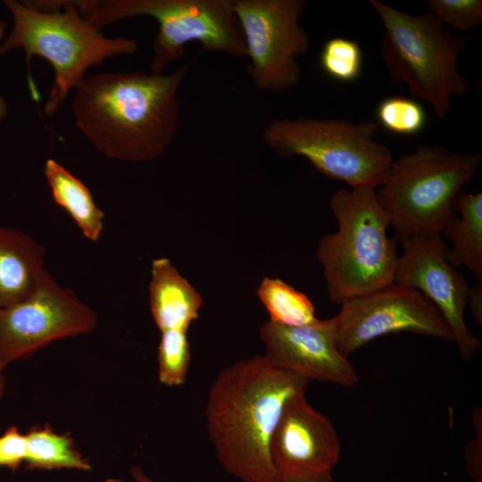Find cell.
<instances>
[{"mask_svg":"<svg viewBox=\"0 0 482 482\" xmlns=\"http://www.w3.org/2000/svg\"><path fill=\"white\" fill-rule=\"evenodd\" d=\"M378 123L387 131L400 136H414L426 126L424 107L417 101L403 96H390L378 105Z\"/></svg>","mask_w":482,"mask_h":482,"instance_id":"cell-22","label":"cell"},{"mask_svg":"<svg viewBox=\"0 0 482 482\" xmlns=\"http://www.w3.org/2000/svg\"><path fill=\"white\" fill-rule=\"evenodd\" d=\"M257 295L273 323L297 327L318 320L310 298L279 278H264Z\"/></svg>","mask_w":482,"mask_h":482,"instance_id":"cell-20","label":"cell"},{"mask_svg":"<svg viewBox=\"0 0 482 482\" xmlns=\"http://www.w3.org/2000/svg\"><path fill=\"white\" fill-rule=\"evenodd\" d=\"M278 482H334L331 473L309 477H292L279 478Z\"/></svg>","mask_w":482,"mask_h":482,"instance_id":"cell-28","label":"cell"},{"mask_svg":"<svg viewBox=\"0 0 482 482\" xmlns=\"http://www.w3.org/2000/svg\"><path fill=\"white\" fill-rule=\"evenodd\" d=\"M157 360L160 383L167 386H182L191 360L187 331L172 329L161 332Z\"/></svg>","mask_w":482,"mask_h":482,"instance_id":"cell-21","label":"cell"},{"mask_svg":"<svg viewBox=\"0 0 482 482\" xmlns=\"http://www.w3.org/2000/svg\"><path fill=\"white\" fill-rule=\"evenodd\" d=\"M12 17V28L0 44V55L22 49L26 62L34 57L47 61L54 81L44 106L47 116L57 112L71 90L93 66L116 56L134 54L138 42L127 37H107L78 11L73 1L4 0Z\"/></svg>","mask_w":482,"mask_h":482,"instance_id":"cell-3","label":"cell"},{"mask_svg":"<svg viewBox=\"0 0 482 482\" xmlns=\"http://www.w3.org/2000/svg\"><path fill=\"white\" fill-rule=\"evenodd\" d=\"M26 437L19 427L11 426L0 436V468L17 470L24 464Z\"/></svg>","mask_w":482,"mask_h":482,"instance_id":"cell-25","label":"cell"},{"mask_svg":"<svg viewBox=\"0 0 482 482\" xmlns=\"http://www.w3.org/2000/svg\"><path fill=\"white\" fill-rule=\"evenodd\" d=\"M6 26L7 24L4 21H0V41L6 29ZM7 112H8L7 103L5 99L2 96H0V122H2L5 119Z\"/></svg>","mask_w":482,"mask_h":482,"instance_id":"cell-30","label":"cell"},{"mask_svg":"<svg viewBox=\"0 0 482 482\" xmlns=\"http://www.w3.org/2000/svg\"><path fill=\"white\" fill-rule=\"evenodd\" d=\"M472 420L477 434L465 448L466 468L473 482H482V419L479 409L473 412Z\"/></svg>","mask_w":482,"mask_h":482,"instance_id":"cell-26","label":"cell"},{"mask_svg":"<svg viewBox=\"0 0 482 482\" xmlns=\"http://www.w3.org/2000/svg\"><path fill=\"white\" fill-rule=\"evenodd\" d=\"M467 305L470 306L473 320L477 325L482 326V283L469 287Z\"/></svg>","mask_w":482,"mask_h":482,"instance_id":"cell-27","label":"cell"},{"mask_svg":"<svg viewBox=\"0 0 482 482\" xmlns=\"http://www.w3.org/2000/svg\"><path fill=\"white\" fill-rule=\"evenodd\" d=\"M428 5L443 25L454 30H470L482 21L481 0H429Z\"/></svg>","mask_w":482,"mask_h":482,"instance_id":"cell-24","label":"cell"},{"mask_svg":"<svg viewBox=\"0 0 482 482\" xmlns=\"http://www.w3.org/2000/svg\"><path fill=\"white\" fill-rule=\"evenodd\" d=\"M385 29L380 55L394 82L428 103L438 120L451 109L453 96L465 94L468 80L457 60L467 37L445 29L429 12L411 15L378 0H370Z\"/></svg>","mask_w":482,"mask_h":482,"instance_id":"cell-6","label":"cell"},{"mask_svg":"<svg viewBox=\"0 0 482 482\" xmlns=\"http://www.w3.org/2000/svg\"><path fill=\"white\" fill-rule=\"evenodd\" d=\"M481 162L480 153L426 145L393 160L376 193L397 239L441 236L455 197Z\"/></svg>","mask_w":482,"mask_h":482,"instance_id":"cell-5","label":"cell"},{"mask_svg":"<svg viewBox=\"0 0 482 482\" xmlns=\"http://www.w3.org/2000/svg\"><path fill=\"white\" fill-rule=\"evenodd\" d=\"M130 475L134 482H158L148 475L138 466H134L130 470Z\"/></svg>","mask_w":482,"mask_h":482,"instance_id":"cell-29","label":"cell"},{"mask_svg":"<svg viewBox=\"0 0 482 482\" xmlns=\"http://www.w3.org/2000/svg\"><path fill=\"white\" fill-rule=\"evenodd\" d=\"M453 209L459 216L454 213L441 232L453 244L446 259L455 269L466 267L482 283V193L460 192Z\"/></svg>","mask_w":482,"mask_h":482,"instance_id":"cell-17","label":"cell"},{"mask_svg":"<svg viewBox=\"0 0 482 482\" xmlns=\"http://www.w3.org/2000/svg\"><path fill=\"white\" fill-rule=\"evenodd\" d=\"M340 454V440L330 420L309 403L305 394L292 398L270 442L278 478L331 473Z\"/></svg>","mask_w":482,"mask_h":482,"instance_id":"cell-14","label":"cell"},{"mask_svg":"<svg viewBox=\"0 0 482 482\" xmlns=\"http://www.w3.org/2000/svg\"><path fill=\"white\" fill-rule=\"evenodd\" d=\"M395 281L416 288L438 310L450 328L463 360L471 359L481 341L464 320L469 286L446 259L448 245L440 235L416 236L400 240Z\"/></svg>","mask_w":482,"mask_h":482,"instance_id":"cell-12","label":"cell"},{"mask_svg":"<svg viewBox=\"0 0 482 482\" xmlns=\"http://www.w3.org/2000/svg\"><path fill=\"white\" fill-rule=\"evenodd\" d=\"M5 378L4 376V370L0 367V401L3 399L5 393Z\"/></svg>","mask_w":482,"mask_h":482,"instance_id":"cell-31","label":"cell"},{"mask_svg":"<svg viewBox=\"0 0 482 482\" xmlns=\"http://www.w3.org/2000/svg\"><path fill=\"white\" fill-rule=\"evenodd\" d=\"M45 247L22 231L0 226V311L28 297L46 270Z\"/></svg>","mask_w":482,"mask_h":482,"instance_id":"cell-16","label":"cell"},{"mask_svg":"<svg viewBox=\"0 0 482 482\" xmlns=\"http://www.w3.org/2000/svg\"><path fill=\"white\" fill-rule=\"evenodd\" d=\"M44 175L54 201L64 209L91 242H97L104 229V212L96 204L86 184L54 159L45 162Z\"/></svg>","mask_w":482,"mask_h":482,"instance_id":"cell-18","label":"cell"},{"mask_svg":"<svg viewBox=\"0 0 482 482\" xmlns=\"http://www.w3.org/2000/svg\"><path fill=\"white\" fill-rule=\"evenodd\" d=\"M97 323L96 312L46 269L28 297L0 311V367L54 341L89 334Z\"/></svg>","mask_w":482,"mask_h":482,"instance_id":"cell-10","label":"cell"},{"mask_svg":"<svg viewBox=\"0 0 482 482\" xmlns=\"http://www.w3.org/2000/svg\"><path fill=\"white\" fill-rule=\"evenodd\" d=\"M148 292L151 314L161 332L187 331L199 316L201 295L167 258L153 261Z\"/></svg>","mask_w":482,"mask_h":482,"instance_id":"cell-15","label":"cell"},{"mask_svg":"<svg viewBox=\"0 0 482 482\" xmlns=\"http://www.w3.org/2000/svg\"><path fill=\"white\" fill-rule=\"evenodd\" d=\"M310 380L254 355L220 369L205 404L216 457L242 482H278L270 457L272 435L288 403Z\"/></svg>","mask_w":482,"mask_h":482,"instance_id":"cell-2","label":"cell"},{"mask_svg":"<svg viewBox=\"0 0 482 482\" xmlns=\"http://www.w3.org/2000/svg\"><path fill=\"white\" fill-rule=\"evenodd\" d=\"M74 4L100 29L137 16L154 19L158 31L152 45V73H164L185 54L191 42H199L204 51L246 57L233 0H82Z\"/></svg>","mask_w":482,"mask_h":482,"instance_id":"cell-7","label":"cell"},{"mask_svg":"<svg viewBox=\"0 0 482 482\" xmlns=\"http://www.w3.org/2000/svg\"><path fill=\"white\" fill-rule=\"evenodd\" d=\"M100 482H134V481H129V480H125L119 478H108Z\"/></svg>","mask_w":482,"mask_h":482,"instance_id":"cell-32","label":"cell"},{"mask_svg":"<svg viewBox=\"0 0 482 482\" xmlns=\"http://www.w3.org/2000/svg\"><path fill=\"white\" fill-rule=\"evenodd\" d=\"M320 65L328 77L341 82H353L359 78L362 69L361 47L350 38H329L321 48Z\"/></svg>","mask_w":482,"mask_h":482,"instance_id":"cell-23","label":"cell"},{"mask_svg":"<svg viewBox=\"0 0 482 482\" xmlns=\"http://www.w3.org/2000/svg\"><path fill=\"white\" fill-rule=\"evenodd\" d=\"M253 85L266 93H283L302 77L298 59L309 50V36L299 21L304 0H233Z\"/></svg>","mask_w":482,"mask_h":482,"instance_id":"cell-9","label":"cell"},{"mask_svg":"<svg viewBox=\"0 0 482 482\" xmlns=\"http://www.w3.org/2000/svg\"><path fill=\"white\" fill-rule=\"evenodd\" d=\"M333 320L337 346L345 357L378 337L401 332L454 343L436 306L416 288L395 281L345 301Z\"/></svg>","mask_w":482,"mask_h":482,"instance_id":"cell-11","label":"cell"},{"mask_svg":"<svg viewBox=\"0 0 482 482\" xmlns=\"http://www.w3.org/2000/svg\"><path fill=\"white\" fill-rule=\"evenodd\" d=\"M27 470H73L88 472L90 461L78 450L69 433H58L48 424L31 427L26 433Z\"/></svg>","mask_w":482,"mask_h":482,"instance_id":"cell-19","label":"cell"},{"mask_svg":"<svg viewBox=\"0 0 482 482\" xmlns=\"http://www.w3.org/2000/svg\"><path fill=\"white\" fill-rule=\"evenodd\" d=\"M377 128L370 120L278 119L264 128L262 137L278 155L302 156L350 188H377L393 161L391 150L375 139Z\"/></svg>","mask_w":482,"mask_h":482,"instance_id":"cell-8","label":"cell"},{"mask_svg":"<svg viewBox=\"0 0 482 482\" xmlns=\"http://www.w3.org/2000/svg\"><path fill=\"white\" fill-rule=\"evenodd\" d=\"M333 318L287 327L265 321L260 336L265 357L275 366L307 379L353 386L359 378L354 367L338 350Z\"/></svg>","mask_w":482,"mask_h":482,"instance_id":"cell-13","label":"cell"},{"mask_svg":"<svg viewBox=\"0 0 482 482\" xmlns=\"http://www.w3.org/2000/svg\"><path fill=\"white\" fill-rule=\"evenodd\" d=\"M337 230L318 243L328 298L342 304L395 282L397 237L387 234L388 217L376 188H338L329 201Z\"/></svg>","mask_w":482,"mask_h":482,"instance_id":"cell-4","label":"cell"},{"mask_svg":"<svg viewBox=\"0 0 482 482\" xmlns=\"http://www.w3.org/2000/svg\"><path fill=\"white\" fill-rule=\"evenodd\" d=\"M195 61L170 73L129 71L86 76L71 100L75 126L108 159L142 162L158 158L177 135L179 91Z\"/></svg>","mask_w":482,"mask_h":482,"instance_id":"cell-1","label":"cell"}]
</instances>
